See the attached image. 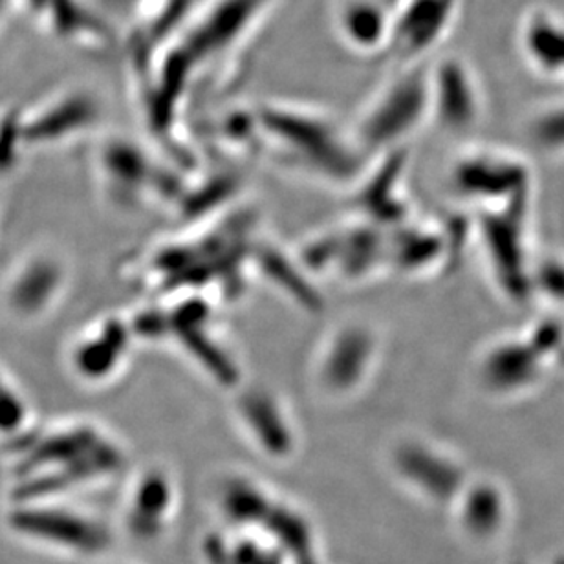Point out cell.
Returning a JSON list of instances; mask_svg holds the SVG:
<instances>
[{
  "instance_id": "cell-6",
  "label": "cell",
  "mask_w": 564,
  "mask_h": 564,
  "mask_svg": "<svg viewBox=\"0 0 564 564\" xmlns=\"http://www.w3.org/2000/svg\"><path fill=\"white\" fill-rule=\"evenodd\" d=\"M370 336L359 325L343 323L321 337L310 361V383L321 402H339L356 391L369 364Z\"/></svg>"
},
{
  "instance_id": "cell-10",
  "label": "cell",
  "mask_w": 564,
  "mask_h": 564,
  "mask_svg": "<svg viewBox=\"0 0 564 564\" xmlns=\"http://www.w3.org/2000/svg\"><path fill=\"white\" fill-rule=\"evenodd\" d=\"M521 48L528 61L552 76H564V17L533 10L521 24Z\"/></svg>"
},
{
  "instance_id": "cell-1",
  "label": "cell",
  "mask_w": 564,
  "mask_h": 564,
  "mask_svg": "<svg viewBox=\"0 0 564 564\" xmlns=\"http://www.w3.org/2000/svg\"><path fill=\"white\" fill-rule=\"evenodd\" d=\"M44 444L46 447L37 456L46 473L37 480L46 488L35 495V500L98 488L127 469L126 445L94 420H76L55 427Z\"/></svg>"
},
{
  "instance_id": "cell-3",
  "label": "cell",
  "mask_w": 564,
  "mask_h": 564,
  "mask_svg": "<svg viewBox=\"0 0 564 564\" xmlns=\"http://www.w3.org/2000/svg\"><path fill=\"white\" fill-rule=\"evenodd\" d=\"M13 513V528L26 539L79 560H101L112 546V530L101 517L61 505L26 500Z\"/></svg>"
},
{
  "instance_id": "cell-9",
  "label": "cell",
  "mask_w": 564,
  "mask_h": 564,
  "mask_svg": "<svg viewBox=\"0 0 564 564\" xmlns=\"http://www.w3.org/2000/svg\"><path fill=\"white\" fill-rule=\"evenodd\" d=\"M460 0H409L403 13V48L408 54H422L442 43L458 15Z\"/></svg>"
},
{
  "instance_id": "cell-7",
  "label": "cell",
  "mask_w": 564,
  "mask_h": 564,
  "mask_svg": "<svg viewBox=\"0 0 564 564\" xmlns=\"http://www.w3.org/2000/svg\"><path fill=\"white\" fill-rule=\"evenodd\" d=\"M137 339L131 319L101 317L74 343L72 369L93 387L115 383L129 367Z\"/></svg>"
},
{
  "instance_id": "cell-5",
  "label": "cell",
  "mask_w": 564,
  "mask_h": 564,
  "mask_svg": "<svg viewBox=\"0 0 564 564\" xmlns=\"http://www.w3.org/2000/svg\"><path fill=\"white\" fill-rule=\"evenodd\" d=\"M180 508L174 473L160 464L141 467L127 486L121 506V530L138 543H154L171 530Z\"/></svg>"
},
{
  "instance_id": "cell-2",
  "label": "cell",
  "mask_w": 564,
  "mask_h": 564,
  "mask_svg": "<svg viewBox=\"0 0 564 564\" xmlns=\"http://www.w3.org/2000/svg\"><path fill=\"white\" fill-rule=\"evenodd\" d=\"M131 323L138 339L173 343L191 361L195 359L202 372L223 381L228 389L235 391L242 383L239 361L204 295H182L174 299L173 308L152 310L132 317Z\"/></svg>"
},
{
  "instance_id": "cell-4",
  "label": "cell",
  "mask_w": 564,
  "mask_h": 564,
  "mask_svg": "<svg viewBox=\"0 0 564 564\" xmlns=\"http://www.w3.org/2000/svg\"><path fill=\"white\" fill-rule=\"evenodd\" d=\"M231 416L242 438L267 460H293L301 447V431L286 398L267 386H239Z\"/></svg>"
},
{
  "instance_id": "cell-8",
  "label": "cell",
  "mask_w": 564,
  "mask_h": 564,
  "mask_svg": "<svg viewBox=\"0 0 564 564\" xmlns=\"http://www.w3.org/2000/svg\"><path fill=\"white\" fill-rule=\"evenodd\" d=\"M96 176L109 200L121 207H134L151 196H163L169 187L149 152L127 141H112L99 152Z\"/></svg>"
}]
</instances>
